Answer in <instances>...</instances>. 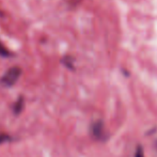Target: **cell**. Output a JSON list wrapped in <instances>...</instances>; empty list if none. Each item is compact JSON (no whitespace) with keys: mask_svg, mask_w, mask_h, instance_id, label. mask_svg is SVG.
Segmentation results:
<instances>
[{"mask_svg":"<svg viewBox=\"0 0 157 157\" xmlns=\"http://www.w3.org/2000/svg\"><path fill=\"white\" fill-rule=\"evenodd\" d=\"M21 74V70L17 66L15 67H11L6 74L2 76L0 79V83L4 87H12L17 80H18L19 76Z\"/></svg>","mask_w":157,"mask_h":157,"instance_id":"cell-1","label":"cell"},{"mask_svg":"<svg viewBox=\"0 0 157 157\" xmlns=\"http://www.w3.org/2000/svg\"><path fill=\"white\" fill-rule=\"evenodd\" d=\"M8 140H12L11 137H9L8 135H4V134H0V143L2 142H6Z\"/></svg>","mask_w":157,"mask_h":157,"instance_id":"cell-5","label":"cell"},{"mask_svg":"<svg viewBox=\"0 0 157 157\" xmlns=\"http://www.w3.org/2000/svg\"><path fill=\"white\" fill-rule=\"evenodd\" d=\"M92 132L96 138L103 139L104 138V125L101 121H97L92 126Z\"/></svg>","mask_w":157,"mask_h":157,"instance_id":"cell-2","label":"cell"},{"mask_svg":"<svg viewBox=\"0 0 157 157\" xmlns=\"http://www.w3.org/2000/svg\"><path fill=\"white\" fill-rule=\"evenodd\" d=\"M0 56L1 57H9V56H11V54H10V52H9L8 49H6V47L3 46V44L0 42Z\"/></svg>","mask_w":157,"mask_h":157,"instance_id":"cell-4","label":"cell"},{"mask_svg":"<svg viewBox=\"0 0 157 157\" xmlns=\"http://www.w3.org/2000/svg\"><path fill=\"white\" fill-rule=\"evenodd\" d=\"M136 157H143V152H142V149H141L140 147H139L138 150H137Z\"/></svg>","mask_w":157,"mask_h":157,"instance_id":"cell-6","label":"cell"},{"mask_svg":"<svg viewBox=\"0 0 157 157\" xmlns=\"http://www.w3.org/2000/svg\"><path fill=\"white\" fill-rule=\"evenodd\" d=\"M24 104H25V101H24L23 97H19L18 99H17V101L14 104V106H13V112H14L15 114H19L21 112V110H23L24 108Z\"/></svg>","mask_w":157,"mask_h":157,"instance_id":"cell-3","label":"cell"}]
</instances>
